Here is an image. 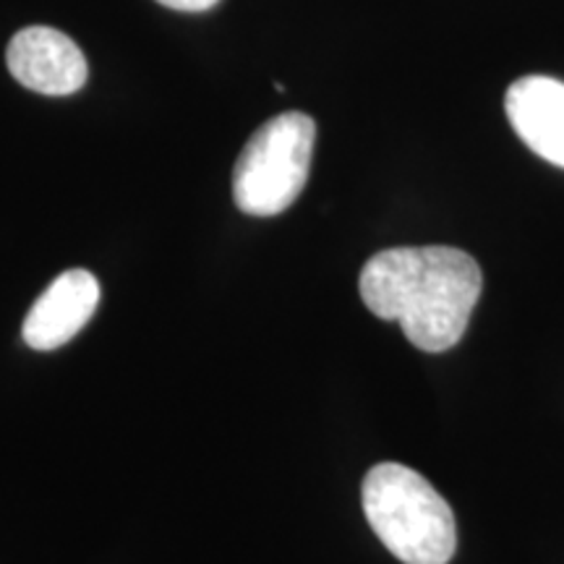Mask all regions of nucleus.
Instances as JSON below:
<instances>
[{"mask_svg": "<svg viewBox=\"0 0 564 564\" xmlns=\"http://www.w3.org/2000/svg\"><path fill=\"white\" fill-rule=\"evenodd\" d=\"M481 288V267L453 246L379 251L358 280L366 308L398 322L411 345L426 352H444L463 340Z\"/></svg>", "mask_w": 564, "mask_h": 564, "instance_id": "1", "label": "nucleus"}, {"mask_svg": "<svg viewBox=\"0 0 564 564\" xmlns=\"http://www.w3.org/2000/svg\"><path fill=\"white\" fill-rule=\"evenodd\" d=\"M364 512L379 541L405 564H447L457 546L453 507L419 470L379 463L361 486Z\"/></svg>", "mask_w": 564, "mask_h": 564, "instance_id": "2", "label": "nucleus"}, {"mask_svg": "<svg viewBox=\"0 0 564 564\" xmlns=\"http://www.w3.org/2000/svg\"><path fill=\"white\" fill-rule=\"evenodd\" d=\"M316 123L306 112H282L246 141L232 171L236 207L253 217H274L299 199L308 181Z\"/></svg>", "mask_w": 564, "mask_h": 564, "instance_id": "3", "label": "nucleus"}, {"mask_svg": "<svg viewBox=\"0 0 564 564\" xmlns=\"http://www.w3.org/2000/svg\"><path fill=\"white\" fill-rule=\"evenodd\" d=\"M6 63L21 87L51 97L74 95L89 76L82 47L53 26H26L13 34Z\"/></svg>", "mask_w": 564, "mask_h": 564, "instance_id": "4", "label": "nucleus"}, {"mask_svg": "<svg viewBox=\"0 0 564 564\" xmlns=\"http://www.w3.org/2000/svg\"><path fill=\"white\" fill-rule=\"evenodd\" d=\"M100 306V282L89 270L58 274L21 324V337L32 350H55L82 333Z\"/></svg>", "mask_w": 564, "mask_h": 564, "instance_id": "5", "label": "nucleus"}, {"mask_svg": "<svg viewBox=\"0 0 564 564\" xmlns=\"http://www.w3.org/2000/svg\"><path fill=\"white\" fill-rule=\"evenodd\" d=\"M505 110L528 150L564 167V84L552 76H523L507 89Z\"/></svg>", "mask_w": 564, "mask_h": 564, "instance_id": "6", "label": "nucleus"}, {"mask_svg": "<svg viewBox=\"0 0 564 564\" xmlns=\"http://www.w3.org/2000/svg\"><path fill=\"white\" fill-rule=\"evenodd\" d=\"M158 3L167 6V9H175V11L199 13V11L212 9V6H217V3H220V0H158Z\"/></svg>", "mask_w": 564, "mask_h": 564, "instance_id": "7", "label": "nucleus"}]
</instances>
